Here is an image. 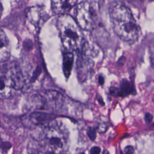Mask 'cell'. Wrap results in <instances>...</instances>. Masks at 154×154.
Here are the masks:
<instances>
[{
    "label": "cell",
    "instance_id": "6",
    "mask_svg": "<svg viewBox=\"0 0 154 154\" xmlns=\"http://www.w3.org/2000/svg\"><path fill=\"white\" fill-rule=\"evenodd\" d=\"M17 82L12 72L5 66H0V98L11 96L17 89Z\"/></svg>",
    "mask_w": 154,
    "mask_h": 154
},
{
    "label": "cell",
    "instance_id": "10",
    "mask_svg": "<svg viewBox=\"0 0 154 154\" xmlns=\"http://www.w3.org/2000/svg\"><path fill=\"white\" fill-rule=\"evenodd\" d=\"M136 90L132 82L123 79L120 82L119 97H125L129 94H135Z\"/></svg>",
    "mask_w": 154,
    "mask_h": 154
},
{
    "label": "cell",
    "instance_id": "24",
    "mask_svg": "<svg viewBox=\"0 0 154 154\" xmlns=\"http://www.w3.org/2000/svg\"><path fill=\"white\" fill-rule=\"evenodd\" d=\"M79 154H85V153H83V152H82V153H79Z\"/></svg>",
    "mask_w": 154,
    "mask_h": 154
},
{
    "label": "cell",
    "instance_id": "9",
    "mask_svg": "<svg viewBox=\"0 0 154 154\" xmlns=\"http://www.w3.org/2000/svg\"><path fill=\"white\" fill-rule=\"evenodd\" d=\"M10 55V47L8 39L4 31L0 29V61L7 60Z\"/></svg>",
    "mask_w": 154,
    "mask_h": 154
},
{
    "label": "cell",
    "instance_id": "12",
    "mask_svg": "<svg viewBox=\"0 0 154 154\" xmlns=\"http://www.w3.org/2000/svg\"><path fill=\"white\" fill-rule=\"evenodd\" d=\"M41 14L42 11L40 9H38L37 7H35L34 8L32 7L28 14V17L31 23L35 25H37V23L42 20L40 19H42V16H40Z\"/></svg>",
    "mask_w": 154,
    "mask_h": 154
},
{
    "label": "cell",
    "instance_id": "22",
    "mask_svg": "<svg viewBox=\"0 0 154 154\" xmlns=\"http://www.w3.org/2000/svg\"><path fill=\"white\" fill-rule=\"evenodd\" d=\"M120 154H123V152L122 151V150H120Z\"/></svg>",
    "mask_w": 154,
    "mask_h": 154
},
{
    "label": "cell",
    "instance_id": "18",
    "mask_svg": "<svg viewBox=\"0 0 154 154\" xmlns=\"http://www.w3.org/2000/svg\"><path fill=\"white\" fill-rule=\"evenodd\" d=\"M98 81H99V83L100 84V85H103L105 82V79H104V78L102 75H99V77H98Z\"/></svg>",
    "mask_w": 154,
    "mask_h": 154
},
{
    "label": "cell",
    "instance_id": "17",
    "mask_svg": "<svg viewBox=\"0 0 154 154\" xmlns=\"http://www.w3.org/2000/svg\"><path fill=\"white\" fill-rule=\"evenodd\" d=\"M144 120L146 123H150L153 120V116L150 113L147 112L145 114Z\"/></svg>",
    "mask_w": 154,
    "mask_h": 154
},
{
    "label": "cell",
    "instance_id": "4",
    "mask_svg": "<svg viewBox=\"0 0 154 154\" xmlns=\"http://www.w3.org/2000/svg\"><path fill=\"white\" fill-rule=\"evenodd\" d=\"M63 101V96L59 92L46 90L32 96L29 106L31 110L55 111L61 108Z\"/></svg>",
    "mask_w": 154,
    "mask_h": 154
},
{
    "label": "cell",
    "instance_id": "21",
    "mask_svg": "<svg viewBox=\"0 0 154 154\" xmlns=\"http://www.w3.org/2000/svg\"><path fill=\"white\" fill-rule=\"evenodd\" d=\"M102 154H109V152L107 150H104V152H103Z\"/></svg>",
    "mask_w": 154,
    "mask_h": 154
},
{
    "label": "cell",
    "instance_id": "8",
    "mask_svg": "<svg viewBox=\"0 0 154 154\" xmlns=\"http://www.w3.org/2000/svg\"><path fill=\"white\" fill-rule=\"evenodd\" d=\"M77 0H51V8L54 14H64L75 5Z\"/></svg>",
    "mask_w": 154,
    "mask_h": 154
},
{
    "label": "cell",
    "instance_id": "20",
    "mask_svg": "<svg viewBox=\"0 0 154 154\" xmlns=\"http://www.w3.org/2000/svg\"><path fill=\"white\" fill-rule=\"evenodd\" d=\"M2 3L1 2V0H0V17L1 16V14H2Z\"/></svg>",
    "mask_w": 154,
    "mask_h": 154
},
{
    "label": "cell",
    "instance_id": "23",
    "mask_svg": "<svg viewBox=\"0 0 154 154\" xmlns=\"http://www.w3.org/2000/svg\"><path fill=\"white\" fill-rule=\"evenodd\" d=\"M152 99H153V100L154 101V95L153 96V97H152Z\"/></svg>",
    "mask_w": 154,
    "mask_h": 154
},
{
    "label": "cell",
    "instance_id": "25",
    "mask_svg": "<svg viewBox=\"0 0 154 154\" xmlns=\"http://www.w3.org/2000/svg\"><path fill=\"white\" fill-rule=\"evenodd\" d=\"M152 126H153V128H154V123L153 124V125H152Z\"/></svg>",
    "mask_w": 154,
    "mask_h": 154
},
{
    "label": "cell",
    "instance_id": "1",
    "mask_svg": "<svg viewBox=\"0 0 154 154\" xmlns=\"http://www.w3.org/2000/svg\"><path fill=\"white\" fill-rule=\"evenodd\" d=\"M109 16L114 32L123 42H136L140 29L130 9L122 2L114 1L109 6Z\"/></svg>",
    "mask_w": 154,
    "mask_h": 154
},
{
    "label": "cell",
    "instance_id": "13",
    "mask_svg": "<svg viewBox=\"0 0 154 154\" xmlns=\"http://www.w3.org/2000/svg\"><path fill=\"white\" fill-rule=\"evenodd\" d=\"M87 135L91 141H94L96 137V129L93 127H89L87 129Z\"/></svg>",
    "mask_w": 154,
    "mask_h": 154
},
{
    "label": "cell",
    "instance_id": "3",
    "mask_svg": "<svg viewBox=\"0 0 154 154\" xmlns=\"http://www.w3.org/2000/svg\"><path fill=\"white\" fill-rule=\"evenodd\" d=\"M42 134L41 141L49 152L61 154L67 149L68 142L66 134L57 125H48Z\"/></svg>",
    "mask_w": 154,
    "mask_h": 154
},
{
    "label": "cell",
    "instance_id": "14",
    "mask_svg": "<svg viewBox=\"0 0 154 154\" xmlns=\"http://www.w3.org/2000/svg\"><path fill=\"white\" fill-rule=\"evenodd\" d=\"M125 154H134V148L132 146H127L124 149Z\"/></svg>",
    "mask_w": 154,
    "mask_h": 154
},
{
    "label": "cell",
    "instance_id": "5",
    "mask_svg": "<svg viewBox=\"0 0 154 154\" xmlns=\"http://www.w3.org/2000/svg\"><path fill=\"white\" fill-rule=\"evenodd\" d=\"M75 19L81 29L86 31L93 30L97 22L96 5L89 1L78 4L74 11Z\"/></svg>",
    "mask_w": 154,
    "mask_h": 154
},
{
    "label": "cell",
    "instance_id": "11",
    "mask_svg": "<svg viewBox=\"0 0 154 154\" xmlns=\"http://www.w3.org/2000/svg\"><path fill=\"white\" fill-rule=\"evenodd\" d=\"M73 63V54L72 52L66 51L63 55V70L66 78H68L70 74Z\"/></svg>",
    "mask_w": 154,
    "mask_h": 154
},
{
    "label": "cell",
    "instance_id": "16",
    "mask_svg": "<svg viewBox=\"0 0 154 154\" xmlns=\"http://www.w3.org/2000/svg\"><path fill=\"white\" fill-rule=\"evenodd\" d=\"M100 152H101L100 148L97 146L93 147L90 150V154H100Z\"/></svg>",
    "mask_w": 154,
    "mask_h": 154
},
{
    "label": "cell",
    "instance_id": "2",
    "mask_svg": "<svg viewBox=\"0 0 154 154\" xmlns=\"http://www.w3.org/2000/svg\"><path fill=\"white\" fill-rule=\"evenodd\" d=\"M57 28L66 51L72 52L82 49L84 38L75 18L68 14L60 15L57 20Z\"/></svg>",
    "mask_w": 154,
    "mask_h": 154
},
{
    "label": "cell",
    "instance_id": "7",
    "mask_svg": "<svg viewBox=\"0 0 154 154\" xmlns=\"http://www.w3.org/2000/svg\"><path fill=\"white\" fill-rule=\"evenodd\" d=\"M52 116L49 114L43 112H33L25 115L23 119V122L26 126L32 127L43 125L51 120Z\"/></svg>",
    "mask_w": 154,
    "mask_h": 154
},
{
    "label": "cell",
    "instance_id": "15",
    "mask_svg": "<svg viewBox=\"0 0 154 154\" xmlns=\"http://www.w3.org/2000/svg\"><path fill=\"white\" fill-rule=\"evenodd\" d=\"M109 92L111 94L114 96H119V88L115 87H111L109 88Z\"/></svg>",
    "mask_w": 154,
    "mask_h": 154
},
{
    "label": "cell",
    "instance_id": "19",
    "mask_svg": "<svg viewBox=\"0 0 154 154\" xmlns=\"http://www.w3.org/2000/svg\"><path fill=\"white\" fill-rule=\"evenodd\" d=\"M97 100H98V101H99V103H100L101 105H105V103H104V102L103 101V100H102V98L100 96H99V97L97 98Z\"/></svg>",
    "mask_w": 154,
    "mask_h": 154
}]
</instances>
